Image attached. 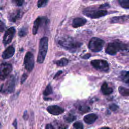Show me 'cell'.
<instances>
[{
    "label": "cell",
    "mask_w": 129,
    "mask_h": 129,
    "mask_svg": "<svg viewBox=\"0 0 129 129\" xmlns=\"http://www.w3.org/2000/svg\"><path fill=\"white\" fill-rule=\"evenodd\" d=\"M58 43L61 47L72 52H75L82 45V43L68 36H62L59 38Z\"/></svg>",
    "instance_id": "1"
},
{
    "label": "cell",
    "mask_w": 129,
    "mask_h": 129,
    "mask_svg": "<svg viewBox=\"0 0 129 129\" xmlns=\"http://www.w3.org/2000/svg\"><path fill=\"white\" fill-rule=\"evenodd\" d=\"M128 49L129 47L126 44L118 40H115L107 44L105 52L110 55H114L118 51H126Z\"/></svg>",
    "instance_id": "2"
},
{
    "label": "cell",
    "mask_w": 129,
    "mask_h": 129,
    "mask_svg": "<svg viewBox=\"0 0 129 129\" xmlns=\"http://www.w3.org/2000/svg\"><path fill=\"white\" fill-rule=\"evenodd\" d=\"M84 15L92 19L99 18L107 15V12L104 9L100 8L97 9L92 7H88L83 11Z\"/></svg>",
    "instance_id": "3"
},
{
    "label": "cell",
    "mask_w": 129,
    "mask_h": 129,
    "mask_svg": "<svg viewBox=\"0 0 129 129\" xmlns=\"http://www.w3.org/2000/svg\"><path fill=\"white\" fill-rule=\"evenodd\" d=\"M48 49V38L44 37L42 38L39 42V51L37 57V62L38 63L43 62L46 56Z\"/></svg>",
    "instance_id": "4"
},
{
    "label": "cell",
    "mask_w": 129,
    "mask_h": 129,
    "mask_svg": "<svg viewBox=\"0 0 129 129\" xmlns=\"http://www.w3.org/2000/svg\"><path fill=\"white\" fill-rule=\"evenodd\" d=\"M104 44V41L99 38H92L88 44L89 48L93 52H97L100 51L103 48Z\"/></svg>",
    "instance_id": "5"
},
{
    "label": "cell",
    "mask_w": 129,
    "mask_h": 129,
    "mask_svg": "<svg viewBox=\"0 0 129 129\" xmlns=\"http://www.w3.org/2000/svg\"><path fill=\"white\" fill-rule=\"evenodd\" d=\"M15 89V79L13 76L11 77L4 84H2L0 91L3 93H11Z\"/></svg>",
    "instance_id": "6"
},
{
    "label": "cell",
    "mask_w": 129,
    "mask_h": 129,
    "mask_svg": "<svg viewBox=\"0 0 129 129\" xmlns=\"http://www.w3.org/2000/svg\"><path fill=\"white\" fill-rule=\"evenodd\" d=\"M91 64L94 68L100 71L106 72L109 69L108 63L104 60L95 59L91 61Z\"/></svg>",
    "instance_id": "7"
},
{
    "label": "cell",
    "mask_w": 129,
    "mask_h": 129,
    "mask_svg": "<svg viewBox=\"0 0 129 129\" xmlns=\"http://www.w3.org/2000/svg\"><path fill=\"white\" fill-rule=\"evenodd\" d=\"M12 71V66L8 63H3L0 64V81L5 80Z\"/></svg>",
    "instance_id": "8"
},
{
    "label": "cell",
    "mask_w": 129,
    "mask_h": 129,
    "mask_svg": "<svg viewBox=\"0 0 129 129\" xmlns=\"http://www.w3.org/2000/svg\"><path fill=\"white\" fill-rule=\"evenodd\" d=\"M24 64L25 69L29 72H31L34 65V60L33 54L31 52H28L25 56Z\"/></svg>",
    "instance_id": "9"
},
{
    "label": "cell",
    "mask_w": 129,
    "mask_h": 129,
    "mask_svg": "<svg viewBox=\"0 0 129 129\" xmlns=\"http://www.w3.org/2000/svg\"><path fill=\"white\" fill-rule=\"evenodd\" d=\"M15 32L16 30L14 27H11L6 31L3 37V40L4 44H8L11 42Z\"/></svg>",
    "instance_id": "10"
},
{
    "label": "cell",
    "mask_w": 129,
    "mask_h": 129,
    "mask_svg": "<svg viewBox=\"0 0 129 129\" xmlns=\"http://www.w3.org/2000/svg\"><path fill=\"white\" fill-rule=\"evenodd\" d=\"M47 110L49 113L55 115L60 114L64 112V109L62 107L55 105L48 106Z\"/></svg>",
    "instance_id": "11"
},
{
    "label": "cell",
    "mask_w": 129,
    "mask_h": 129,
    "mask_svg": "<svg viewBox=\"0 0 129 129\" xmlns=\"http://www.w3.org/2000/svg\"><path fill=\"white\" fill-rule=\"evenodd\" d=\"M21 12L19 10H17L11 12L9 15L8 18L10 21L15 22L21 17Z\"/></svg>",
    "instance_id": "12"
},
{
    "label": "cell",
    "mask_w": 129,
    "mask_h": 129,
    "mask_svg": "<svg viewBox=\"0 0 129 129\" xmlns=\"http://www.w3.org/2000/svg\"><path fill=\"white\" fill-rule=\"evenodd\" d=\"M15 50V48L12 46H10L8 47L2 53V56L4 59H8L13 56L14 54Z\"/></svg>",
    "instance_id": "13"
},
{
    "label": "cell",
    "mask_w": 129,
    "mask_h": 129,
    "mask_svg": "<svg viewBox=\"0 0 129 129\" xmlns=\"http://www.w3.org/2000/svg\"><path fill=\"white\" fill-rule=\"evenodd\" d=\"M128 20L129 15H123L112 18L110 20V22L112 23H122Z\"/></svg>",
    "instance_id": "14"
},
{
    "label": "cell",
    "mask_w": 129,
    "mask_h": 129,
    "mask_svg": "<svg viewBox=\"0 0 129 129\" xmlns=\"http://www.w3.org/2000/svg\"><path fill=\"white\" fill-rule=\"evenodd\" d=\"M87 22V20L83 18H76L72 23V26L74 28H76L84 25Z\"/></svg>",
    "instance_id": "15"
},
{
    "label": "cell",
    "mask_w": 129,
    "mask_h": 129,
    "mask_svg": "<svg viewBox=\"0 0 129 129\" xmlns=\"http://www.w3.org/2000/svg\"><path fill=\"white\" fill-rule=\"evenodd\" d=\"M97 118V116L94 113L89 114L86 115L84 118V121L89 124L94 123Z\"/></svg>",
    "instance_id": "16"
},
{
    "label": "cell",
    "mask_w": 129,
    "mask_h": 129,
    "mask_svg": "<svg viewBox=\"0 0 129 129\" xmlns=\"http://www.w3.org/2000/svg\"><path fill=\"white\" fill-rule=\"evenodd\" d=\"M101 90L103 94L105 95L110 94L113 91L112 89L111 88L109 87L107 85V84L106 82H104L102 85L101 87Z\"/></svg>",
    "instance_id": "17"
},
{
    "label": "cell",
    "mask_w": 129,
    "mask_h": 129,
    "mask_svg": "<svg viewBox=\"0 0 129 129\" xmlns=\"http://www.w3.org/2000/svg\"><path fill=\"white\" fill-rule=\"evenodd\" d=\"M41 19L40 17H38L34 21L33 28H32V33L33 35H35L37 33L38 28L40 25Z\"/></svg>",
    "instance_id": "18"
},
{
    "label": "cell",
    "mask_w": 129,
    "mask_h": 129,
    "mask_svg": "<svg viewBox=\"0 0 129 129\" xmlns=\"http://www.w3.org/2000/svg\"><path fill=\"white\" fill-rule=\"evenodd\" d=\"M120 79L121 81L129 85V71H123L121 73Z\"/></svg>",
    "instance_id": "19"
},
{
    "label": "cell",
    "mask_w": 129,
    "mask_h": 129,
    "mask_svg": "<svg viewBox=\"0 0 129 129\" xmlns=\"http://www.w3.org/2000/svg\"><path fill=\"white\" fill-rule=\"evenodd\" d=\"M118 91L122 96L125 97L129 96V89L120 86L118 88Z\"/></svg>",
    "instance_id": "20"
},
{
    "label": "cell",
    "mask_w": 129,
    "mask_h": 129,
    "mask_svg": "<svg viewBox=\"0 0 129 129\" xmlns=\"http://www.w3.org/2000/svg\"><path fill=\"white\" fill-rule=\"evenodd\" d=\"M69 62V60L66 58H62L60 59L57 60L56 62H55V63L59 67H63L68 64Z\"/></svg>",
    "instance_id": "21"
},
{
    "label": "cell",
    "mask_w": 129,
    "mask_h": 129,
    "mask_svg": "<svg viewBox=\"0 0 129 129\" xmlns=\"http://www.w3.org/2000/svg\"><path fill=\"white\" fill-rule=\"evenodd\" d=\"M119 5L124 9H129V0H118Z\"/></svg>",
    "instance_id": "22"
},
{
    "label": "cell",
    "mask_w": 129,
    "mask_h": 129,
    "mask_svg": "<svg viewBox=\"0 0 129 129\" xmlns=\"http://www.w3.org/2000/svg\"><path fill=\"white\" fill-rule=\"evenodd\" d=\"M76 117L75 116L72 114H68L64 117V120L68 122H71L76 119Z\"/></svg>",
    "instance_id": "23"
},
{
    "label": "cell",
    "mask_w": 129,
    "mask_h": 129,
    "mask_svg": "<svg viewBox=\"0 0 129 129\" xmlns=\"http://www.w3.org/2000/svg\"><path fill=\"white\" fill-rule=\"evenodd\" d=\"M52 88L50 86V85H48L46 89H45V90L43 92V95L44 96H48L51 94H52Z\"/></svg>",
    "instance_id": "24"
},
{
    "label": "cell",
    "mask_w": 129,
    "mask_h": 129,
    "mask_svg": "<svg viewBox=\"0 0 129 129\" xmlns=\"http://www.w3.org/2000/svg\"><path fill=\"white\" fill-rule=\"evenodd\" d=\"M79 110L83 113H85L89 111L90 110V108L89 106L87 105H81L79 107Z\"/></svg>",
    "instance_id": "25"
},
{
    "label": "cell",
    "mask_w": 129,
    "mask_h": 129,
    "mask_svg": "<svg viewBox=\"0 0 129 129\" xmlns=\"http://www.w3.org/2000/svg\"><path fill=\"white\" fill-rule=\"evenodd\" d=\"M49 0H38L37 2V6L38 8L45 7L48 3Z\"/></svg>",
    "instance_id": "26"
},
{
    "label": "cell",
    "mask_w": 129,
    "mask_h": 129,
    "mask_svg": "<svg viewBox=\"0 0 129 129\" xmlns=\"http://www.w3.org/2000/svg\"><path fill=\"white\" fill-rule=\"evenodd\" d=\"M12 3L17 6H21L24 3V0H12Z\"/></svg>",
    "instance_id": "27"
},
{
    "label": "cell",
    "mask_w": 129,
    "mask_h": 129,
    "mask_svg": "<svg viewBox=\"0 0 129 129\" xmlns=\"http://www.w3.org/2000/svg\"><path fill=\"white\" fill-rule=\"evenodd\" d=\"M27 29L26 28H22L19 32V35L21 37H24L27 34Z\"/></svg>",
    "instance_id": "28"
},
{
    "label": "cell",
    "mask_w": 129,
    "mask_h": 129,
    "mask_svg": "<svg viewBox=\"0 0 129 129\" xmlns=\"http://www.w3.org/2000/svg\"><path fill=\"white\" fill-rule=\"evenodd\" d=\"M73 126L74 128L77 129H82L83 128V124L80 122H76L74 123Z\"/></svg>",
    "instance_id": "29"
},
{
    "label": "cell",
    "mask_w": 129,
    "mask_h": 129,
    "mask_svg": "<svg viewBox=\"0 0 129 129\" xmlns=\"http://www.w3.org/2000/svg\"><path fill=\"white\" fill-rule=\"evenodd\" d=\"M6 29L5 24L0 20V32H3Z\"/></svg>",
    "instance_id": "30"
},
{
    "label": "cell",
    "mask_w": 129,
    "mask_h": 129,
    "mask_svg": "<svg viewBox=\"0 0 129 129\" xmlns=\"http://www.w3.org/2000/svg\"><path fill=\"white\" fill-rule=\"evenodd\" d=\"M7 3L6 0H0V9H2L4 8Z\"/></svg>",
    "instance_id": "31"
},
{
    "label": "cell",
    "mask_w": 129,
    "mask_h": 129,
    "mask_svg": "<svg viewBox=\"0 0 129 129\" xmlns=\"http://www.w3.org/2000/svg\"><path fill=\"white\" fill-rule=\"evenodd\" d=\"M28 75L26 74H24L22 76V78H21V84L23 83L26 80V79L27 78Z\"/></svg>",
    "instance_id": "32"
},
{
    "label": "cell",
    "mask_w": 129,
    "mask_h": 129,
    "mask_svg": "<svg viewBox=\"0 0 129 129\" xmlns=\"http://www.w3.org/2000/svg\"><path fill=\"white\" fill-rule=\"evenodd\" d=\"M117 108V106L114 104H112L111 106H110V109L112 110V111H114Z\"/></svg>",
    "instance_id": "33"
},
{
    "label": "cell",
    "mask_w": 129,
    "mask_h": 129,
    "mask_svg": "<svg viewBox=\"0 0 129 129\" xmlns=\"http://www.w3.org/2000/svg\"><path fill=\"white\" fill-rule=\"evenodd\" d=\"M45 128H47V129H52V128H53L54 127H53V126H52L51 124H48L46 125Z\"/></svg>",
    "instance_id": "34"
},
{
    "label": "cell",
    "mask_w": 129,
    "mask_h": 129,
    "mask_svg": "<svg viewBox=\"0 0 129 129\" xmlns=\"http://www.w3.org/2000/svg\"><path fill=\"white\" fill-rule=\"evenodd\" d=\"M62 73V71H59V72H58L56 74V75L54 76V78H55L56 77H58L60 74H61Z\"/></svg>",
    "instance_id": "35"
},
{
    "label": "cell",
    "mask_w": 129,
    "mask_h": 129,
    "mask_svg": "<svg viewBox=\"0 0 129 129\" xmlns=\"http://www.w3.org/2000/svg\"><path fill=\"white\" fill-rule=\"evenodd\" d=\"M90 55H90V54H87L85 55L84 56H83V58H85V59H87V58H89V57H90Z\"/></svg>",
    "instance_id": "36"
}]
</instances>
